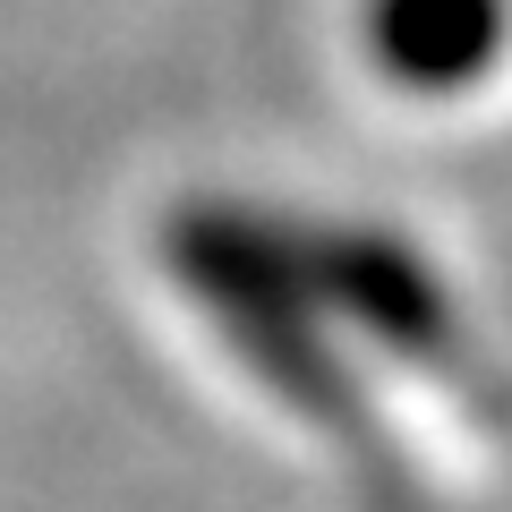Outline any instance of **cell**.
<instances>
[{"instance_id":"obj_1","label":"cell","mask_w":512,"mask_h":512,"mask_svg":"<svg viewBox=\"0 0 512 512\" xmlns=\"http://www.w3.org/2000/svg\"><path fill=\"white\" fill-rule=\"evenodd\" d=\"M163 248H171L180 291L222 316L231 350L274 384L282 402H299L316 427H333V436H342V427L359 436V419H350L359 393H350V376L333 367V350L316 342V316H308L316 282H308L299 248L274 222L239 214V205H188Z\"/></svg>"},{"instance_id":"obj_2","label":"cell","mask_w":512,"mask_h":512,"mask_svg":"<svg viewBox=\"0 0 512 512\" xmlns=\"http://www.w3.org/2000/svg\"><path fill=\"white\" fill-rule=\"evenodd\" d=\"M299 265H308L316 299H333L367 342H384L393 359H419V367H453V342H461L453 299H444V282L427 274L402 239L316 231V239H299Z\"/></svg>"},{"instance_id":"obj_3","label":"cell","mask_w":512,"mask_h":512,"mask_svg":"<svg viewBox=\"0 0 512 512\" xmlns=\"http://www.w3.org/2000/svg\"><path fill=\"white\" fill-rule=\"evenodd\" d=\"M512 43V0H367V52L402 94H470Z\"/></svg>"}]
</instances>
